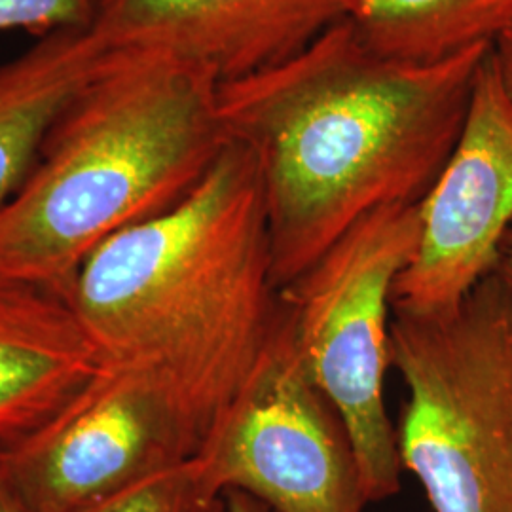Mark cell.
I'll use <instances>...</instances> for the list:
<instances>
[{"mask_svg": "<svg viewBox=\"0 0 512 512\" xmlns=\"http://www.w3.org/2000/svg\"><path fill=\"white\" fill-rule=\"evenodd\" d=\"M490 46L399 61L342 19L293 57L220 84L224 129L255 160L279 291L359 220L423 202Z\"/></svg>", "mask_w": 512, "mask_h": 512, "instance_id": "obj_1", "label": "cell"}, {"mask_svg": "<svg viewBox=\"0 0 512 512\" xmlns=\"http://www.w3.org/2000/svg\"><path fill=\"white\" fill-rule=\"evenodd\" d=\"M67 298L103 359L158 387L203 444L285 323L253 154L230 141L183 202L105 241Z\"/></svg>", "mask_w": 512, "mask_h": 512, "instance_id": "obj_2", "label": "cell"}, {"mask_svg": "<svg viewBox=\"0 0 512 512\" xmlns=\"http://www.w3.org/2000/svg\"><path fill=\"white\" fill-rule=\"evenodd\" d=\"M219 78L164 52H109L0 209V275L65 294L110 238L202 183L228 147Z\"/></svg>", "mask_w": 512, "mask_h": 512, "instance_id": "obj_3", "label": "cell"}, {"mask_svg": "<svg viewBox=\"0 0 512 512\" xmlns=\"http://www.w3.org/2000/svg\"><path fill=\"white\" fill-rule=\"evenodd\" d=\"M397 444L433 512H512V294L490 274L450 310H393Z\"/></svg>", "mask_w": 512, "mask_h": 512, "instance_id": "obj_4", "label": "cell"}, {"mask_svg": "<svg viewBox=\"0 0 512 512\" xmlns=\"http://www.w3.org/2000/svg\"><path fill=\"white\" fill-rule=\"evenodd\" d=\"M418 239L420 203L385 207L359 220L281 289L304 366L348 427L370 505L401 492L403 465L385 380L393 289Z\"/></svg>", "mask_w": 512, "mask_h": 512, "instance_id": "obj_5", "label": "cell"}, {"mask_svg": "<svg viewBox=\"0 0 512 512\" xmlns=\"http://www.w3.org/2000/svg\"><path fill=\"white\" fill-rule=\"evenodd\" d=\"M196 459L222 494L274 512H366L370 505L348 427L311 380L285 323L238 401Z\"/></svg>", "mask_w": 512, "mask_h": 512, "instance_id": "obj_6", "label": "cell"}, {"mask_svg": "<svg viewBox=\"0 0 512 512\" xmlns=\"http://www.w3.org/2000/svg\"><path fill=\"white\" fill-rule=\"evenodd\" d=\"M202 448V437L143 376L107 365L46 421L0 448L29 512H78Z\"/></svg>", "mask_w": 512, "mask_h": 512, "instance_id": "obj_7", "label": "cell"}, {"mask_svg": "<svg viewBox=\"0 0 512 512\" xmlns=\"http://www.w3.org/2000/svg\"><path fill=\"white\" fill-rule=\"evenodd\" d=\"M512 226V105L492 46L476 73L458 143L420 203V239L393 289V310L437 313L494 274Z\"/></svg>", "mask_w": 512, "mask_h": 512, "instance_id": "obj_8", "label": "cell"}, {"mask_svg": "<svg viewBox=\"0 0 512 512\" xmlns=\"http://www.w3.org/2000/svg\"><path fill=\"white\" fill-rule=\"evenodd\" d=\"M346 0H97L90 31L109 52H164L220 84L264 71L344 19Z\"/></svg>", "mask_w": 512, "mask_h": 512, "instance_id": "obj_9", "label": "cell"}, {"mask_svg": "<svg viewBox=\"0 0 512 512\" xmlns=\"http://www.w3.org/2000/svg\"><path fill=\"white\" fill-rule=\"evenodd\" d=\"M105 365L65 294L0 275V448L48 420Z\"/></svg>", "mask_w": 512, "mask_h": 512, "instance_id": "obj_10", "label": "cell"}, {"mask_svg": "<svg viewBox=\"0 0 512 512\" xmlns=\"http://www.w3.org/2000/svg\"><path fill=\"white\" fill-rule=\"evenodd\" d=\"M107 55L90 27L65 29L0 65V209L31 173L57 116Z\"/></svg>", "mask_w": 512, "mask_h": 512, "instance_id": "obj_11", "label": "cell"}, {"mask_svg": "<svg viewBox=\"0 0 512 512\" xmlns=\"http://www.w3.org/2000/svg\"><path fill=\"white\" fill-rule=\"evenodd\" d=\"M344 19L380 54L435 63L492 44L512 21V0H346Z\"/></svg>", "mask_w": 512, "mask_h": 512, "instance_id": "obj_12", "label": "cell"}, {"mask_svg": "<svg viewBox=\"0 0 512 512\" xmlns=\"http://www.w3.org/2000/svg\"><path fill=\"white\" fill-rule=\"evenodd\" d=\"M78 512H232L226 494L203 475L196 456L129 484Z\"/></svg>", "mask_w": 512, "mask_h": 512, "instance_id": "obj_13", "label": "cell"}, {"mask_svg": "<svg viewBox=\"0 0 512 512\" xmlns=\"http://www.w3.org/2000/svg\"><path fill=\"white\" fill-rule=\"evenodd\" d=\"M97 0H0V33L27 31L38 38L88 29Z\"/></svg>", "mask_w": 512, "mask_h": 512, "instance_id": "obj_14", "label": "cell"}, {"mask_svg": "<svg viewBox=\"0 0 512 512\" xmlns=\"http://www.w3.org/2000/svg\"><path fill=\"white\" fill-rule=\"evenodd\" d=\"M492 57L503 92L512 105V21L492 42Z\"/></svg>", "mask_w": 512, "mask_h": 512, "instance_id": "obj_15", "label": "cell"}, {"mask_svg": "<svg viewBox=\"0 0 512 512\" xmlns=\"http://www.w3.org/2000/svg\"><path fill=\"white\" fill-rule=\"evenodd\" d=\"M0 512H29L25 509L23 501L19 499L18 492L14 490L10 476L6 473L2 450H0Z\"/></svg>", "mask_w": 512, "mask_h": 512, "instance_id": "obj_16", "label": "cell"}, {"mask_svg": "<svg viewBox=\"0 0 512 512\" xmlns=\"http://www.w3.org/2000/svg\"><path fill=\"white\" fill-rule=\"evenodd\" d=\"M494 274L499 277V281L507 287V291L512 294V226L505 238L499 245V255L495 262Z\"/></svg>", "mask_w": 512, "mask_h": 512, "instance_id": "obj_17", "label": "cell"}, {"mask_svg": "<svg viewBox=\"0 0 512 512\" xmlns=\"http://www.w3.org/2000/svg\"><path fill=\"white\" fill-rule=\"evenodd\" d=\"M226 497L230 501L232 512H274L266 505H262L260 501H256L249 495L241 494V492H228Z\"/></svg>", "mask_w": 512, "mask_h": 512, "instance_id": "obj_18", "label": "cell"}]
</instances>
